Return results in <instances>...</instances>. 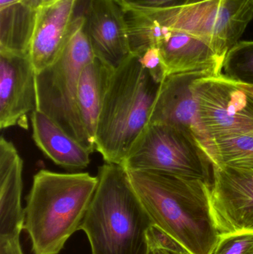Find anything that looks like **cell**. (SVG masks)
Wrapping results in <instances>:
<instances>
[{
    "label": "cell",
    "instance_id": "ffe728a7",
    "mask_svg": "<svg viewBox=\"0 0 253 254\" xmlns=\"http://www.w3.org/2000/svg\"><path fill=\"white\" fill-rule=\"evenodd\" d=\"M213 254H253V231L221 235Z\"/></svg>",
    "mask_w": 253,
    "mask_h": 254
},
{
    "label": "cell",
    "instance_id": "44dd1931",
    "mask_svg": "<svg viewBox=\"0 0 253 254\" xmlns=\"http://www.w3.org/2000/svg\"><path fill=\"white\" fill-rule=\"evenodd\" d=\"M123 11L156 10L175 8L185 4L187 0H115Z\"/></svg>",
    "mask_w": 253,
    "mask_h": 254
},
{
    "label": "cell",
    "instance_id": "30bf717a",
    "mask_svg": "<svg viewBox=\"0 0 253 254\" xmlns=\"http://www.w3.org/2000/svg\"><path fill=\"white\" fill-rule=\"evenodd\" d=\"M36 74L29 54L0 50L1 129H28V114L37 110Z\"/></svg>",
    "mask_w": 253,
    "mask_h": 254
},
{
    "label": "cell",
    "instance_id": "7c38bea8",
    "mask_svg": "<svg viewBox=\"0 0 253 254\" xmlns=\"http://www.w3.org/2000/svg\"><path fill=\"white\" fill-rule=\"evenodd\" d=\"M79 1L59 0L39 8L29 49L36 73L60 56L71 36Z\"/></svg>",
    "mask_w": 253,
    "mask_h": 254
},
{
    "label": "cell",
    "instance_id": "8fae6325",
    "mask_svg": "<svg viewBox=\"0 0 253 254\" xmlns=\"http://www.w3.org/2000/svg\"><path fill=\"white\" fill-rule=\"evenodd\" d=\"M83 30L95 58L112 68L131 55L126 14L115 0H86Z\"/></svg>",
    "mask_w": 253,
    "mask_h": 254
},
{
    "label": "cell",
    "instance_id": "ac0fdd59",
    "mask_svg": "<svg viewBox=\"0 0 253 254\" xmlns=\"http://www.w3.org/2000/svg\"><path fill=\"white\" fill-rule=\"evenodd\" d=\"M212 165L253 170V132L200 143Z\"/></svg>",
    "mask_w": 253,
    "mask_h": 254
},
{
    "label": "cell",
    "instance_id": "9c48e42d",
    "mask_svg": "<svg viewBox=\"0 0 253 254\" xmlns=\"http://www.w3.org/2000/svg\"><path fill=\"white\" fill-rule=\"evenodd\" d=\"M212 167V211L220 234L253 231V170Z\"/></svg>",
    "mask_w": 253,
    "mask_h": 254
},
{
    "label": "cell",
    "instance_id": "484cf974",
    "mask_svg": "<svg viewBox=\"0 0 253 254\" xmlns=\"http://www.w3.org/2000/svg\"><path fill=\"white\" fill-rule=\"evenodd\" d=\"M245 86H246V85H245ZM248 86V87L249 88L250 90L252 91V92H253V86Z\"/></svg>",
    "mask_w": 253,
    "mask_h": 254
},
{
    "label": "cell",
    "instance_id": "cb8c5ba5",
    "mask_svg": "<svg viewBox=\"0 0 253 254\" xmlns=\"http://www.w3.org/2000/svg\"><path fill=\"white\" fill-rule=\"evenodd\" d=\"M147 254H181L177 253V252H172L170 250L163 249V248L160 247L154 244L150 240H147Z\"/></svg>",
    "mask_w": 253,
    "mask_h": 254
},
{
    "label": "cell",
    "instance_id": "d6986e66",
    "mask_svg": "<svg viewBox=\"0 0 253 254\" xmlns=\"http://www.w3.org/2000/svg\"><path fill=\"white\" fill-rule=\"evenodd\" d=\"M223 69L231 80L253 86V41H239L233 46L226 55Z\"/></svg>",
    "mask_w": 253,
    "mask_h": 254
},
{
    "label": "cell",
    "instance_id": "5bb4252c",
    "mask_svg": "<svg viewBox=\"0 0 253 254\" xmlns=\"http://www.w3.org/2000/svg\"><path fill=\"white\" fill-rule=\"evenodd\" d=\"M23 161L16 146L0 138V237L20 236L24 230L22 206Z\"/></svg>",
    "mask_w": 253,
    "mask_h": 254
},
{
    "label": "cell",
    "instance_id": "2e32d148",
    "mask_svg": "<svg viewBox=\"0 0 253 254\" xmlns=\"http://www.w3.org/2000/svg\"><path fill=\"white\" fill-rule=\"evenodd\" d=\"M31 122L34 143L55 164L71 171L89 165L92 152L50 118L35 110L31 114Z\"/></svg>",
    "mask_w": 253,
    "mask_h": 254
},
{
    "label": "cell",
    "instance_id": "7a4b0ae2",
    "mask_svg": "<svg viewBox=\"0 0 253 254\" xmlns=\"http://www.w3.org/2000/svg\"><path fill=\"white\" fill-rule=\"evenodd\" d=\"M98 185L89 173L41 170L26 198L24 230L34 254H59L79 231Z\"/></svg>",
    "mask_w": 253,
    "mask_h": 254
},
{
    "label": "cell",
    "instance_id": "e0dca14e",
    "mask_svg": "<svg viewBox=\"0 0 253 254\" xmlns=\"http://www.w3.org/2000/svg\"><path fill=\"white\" fill-rule=\"evenodd\" d=\"M114 68L98 58L82 71L77 89V106L83 128L95 144L100 115Z\"/></svg>",
    "mask_w": 253,
    "mask_h": 254
},
{
    "label": "cell",
    "instance_id": "277c9868",
    "mask_svg": "<svg viewBox=\"0 0 253 254\" xmlns=\"http://www.w3.org/2000/svg\"><path fill=\"white\" fill-rule=\"evenodd\" d=\"M160 86L137 55L113 70L95 136V149L105 163L123 164L150 123Z\"/></svg>",
    "mask_w": 253,
    "mask_h": 254
},
{
    "label": "cell",
    "instance_id": "4fadbf2b",
    "mask_svg": "<svg viewBox=\"0 0 253 254\" xmlns=\"http://www.w3.org/2000/svg\"><path fill=\"white\" fill-rule=\"evenodd\" d=\"M218 74H221L202 71L166 76L160 83L150 123L179 127L191 133L198 140L196 101L193 85L199 79Z\"/></svg>",
    "mask_w": 253,
    "mask_h": 254
},
{
    "label": "cell",
    "instance_id": "ba28073f",
    "mask_svg": "<svg viewBox=\"0 0 253 254\" xmlns=\"http://www.w3.org/2000/svg\"><path fill=\"white\" fill-rule=\"evenodd\" d=\"M199 144L253 132V92L225 74L193 85Z\"/></svg>",
    "mask_w": 253,
    "mask_h": 254
},
{
    "label": "cell",
    "instance_id": "7402d4cb",
    "mask_svg": "<svg viewBox=\"0 0 253 254\" xmlns=\"http://www.w3.org/2000/svg\"><path fill=\"white\" fill-rule=\"evenodd\" d=\"M138 58L141 65L151 74L154 80L161 83L167 75L158 48H150Z\"/></svg>",
    "mask_w": 253,
    "mask_h": 254
},
{
    "label": "cell",
    "instance_id": "8992f818",
    "mask_svg": "<svg viewBox=\"0 0 253 254\" xmlns=\"http://www.w3.org/2000/svg\"><path fill=\"white\" fill-rule=\"evenodd\" d=\"M126 171L144 170L212 183L210 161L197 139L179 127L149 124L123 161Z\"/></svg>",
    "mask_w": 253,
    "mask_h": 254
},
{
    "label": "cell",
    "instance_id": "603a6c76",
    "mask_svg": "<svg viewBox=\"0 0 253 254\" xmlns=\"http://www.w3.org/2000/svg\"><path fill=\"white\" fill-rule=\"evenodd\" d=\"M19 237H0V254H24Z\"/></svg>",
    "mask_w": 253,
    "mask_h": 254
},
{
    "label": "cell",
    "instance_id": "3957f363",
    "mask_svg": "<svg viewBox=\"0 0 253 254\" xmlns=\"http://www.w3.org/2000/svg\"><path fill=\"white\" fill-rule=\"evenodd\" d=\"M79 231L86 234L92 254H147L152 225L121 165L105 163Z\"/></svg>",
    "mask_w": 253,
    "mask_h": 254
},
{
    "label": "cell",
    "instance_id": "9a60e30c",
    "mask_svg": "<svg viewBox=\"0 0 253 254\" xmlns=\"http://www.w3.org/2000/svg\"><path fill=\"white\" fill-rule=\"evenodd\" d=\"M166 75L209 71L222 74L225 58L209 43L187 33L170 31L157 46Z\"/></svg>",
    "mask_w": 253,
    "mask_h": 254
},
{
    "label": "cell",
    "instance_id": "d4e9b609",
    "mask_svg": "<svg viewBox=\"0 0 253 254\" xmlns=\"http://www.w3.org/2000/svg\"><path fill=\"white\" fill-rule=\"evenodd\" d=\"M56 1H59V0H34L36 5L38 8L43 7V6L49 5V4H52V3Z\"/></svg>",
    "mask_w": 253,
    "mask_h": 254
},
{
    "label": "cell",
    "instance_id": "52a82bcc",
    "mask_svg": "<svg viewBox=\"0 0 253 254\" xmlns=\"http://www.w3.org/2000/svg\"><path fill=\"white\" fill-rule=\"evenodd\" d=\"M154 13L169 31L199 37L225 58L253 19V0H187L181 7Z\"/></svg>",
    "mask_w": 253,
    "mask_h": 254
},
{
    "label": "cell",
    "instance_id": "5b68a950",
    "mask_svg": "<svg viewBox=\"0 0 253 254\" xmlns=\"http://www.w3.org/2000/svg\"><path fill=\"white\" fill-rule=\"evenodd\" d=\"M83 24L81 12L77 13L71 36L60 56L50 66L36 74L37 110L93 152L96 150L95 144L83 128L77 106L82 71L95 58Z\"/></svg>",
    "mask_w": 253,
    "mask_h": 254
},
{
    "label": "cell",
    "instance_id": "6da1fadb",
    "mask_svg": "<svg viewBox=\"0 0 253 254\" xmlns=\"http://www.w3.org/2000/svg\"><path fill=\"white\" fill-rule=\"evenodd\" d=\"M152 225L189 254H213L221 239L214 218L212 183L154 171H127Z\"/></svg>",
    "mask_w": 253,
    "mask_h": 254
}]
</instances>
